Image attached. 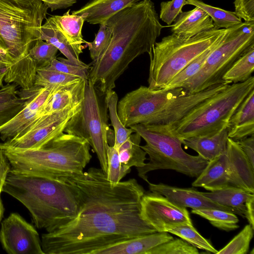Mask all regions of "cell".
I'll return each instance as SVG.
<instances>
[{
	"label": "cell",
	"mask_w": 254,
	"mask_h": 254,
	"mask_svg": "<svg viewBox=\"0 0 254 254\" xmlns=\"http://www.w3.org/2000/svg\"><path fill=\"white\" fill-rule=\"evenodd\" d=\"M64 132L39 149H21L1 145L0 148L10 164L11 171L64 183L68 178L83 173L92 156L87 140Z\"/></svg>",
	"instance_id": "5b68a950"
},
{
	"label": "cell",
	"mask_w": 254,
	"mask_h": 254,
	"mask_svg": "<svg viewBox=\"0 0 254 254\" xmlns=\"http://www.w3.org/2000/svg\"><path fill=\"white\" fill-rule=\"evenodd\" d=\"M45 67L76 76L82 79H88L90 65L85 63L82 64H77L66 58H58L54 59L51 64Z\"/></svg>",
	"instance_id": "f35d334b"
},
{
	"label": "cell",
	"mask_w": 254,
	"mask_h": 254,
	"mask_svg": "<svg viewBox=\"0 0 254 254\" xmlns=\"http://www.w3.org/2000/svg\"><path fill=\"white\" fill-rule=\"evenodd\" d=\"M207 198L230 209L234 213L245 217L246 203L254 193L234 187H226L210 192H202Z\"/></svg>",
	"instance_id": "484cf974"
},
{
	"label": "cell",
	"mask_w": 254,
	"mask_h": 254,
	"mask_svg": "<svg viewBox=\"0 0 254 254\" xmlns=\"http://www.w3.org/2000/svg\"><path fill=\"white\" fill-rule=\"evenodd\" d=\"M10 170V164L3 150L0 148V198L3 187Z\"/></svg>",
	"instance_id": "bcb514c9"
},
{
	"label": "cell",
	"mask_w": 254,
	"mask_h": 254,
	"mask_svg": "<svg viewBox=\"0 0 254 254\" xmlns=\"http://www.w3.org/2000/svg\"><path fill=\"white\" fill-rule=\"evenodd\" d=\"M41 39L52 44L70 61L82 64L84 63L79 59V55L66 40L47 19L41 28Z\"/></svg>",
	"instance_id": "f1b7e54d"
},
{
	"label": "cell",
	"mask_w": 254,
	"mask_h": 254,
	"mask_svg": "<svg viewBox=\"0 0 254 254\" xmlns=\"http://www.w3.org/2000/svg\"><path fill=\"white\" fill-rule=\"evenodd\" d=\"M4 212V207L2 201L0 198V225L2 218H3V216Z\"/></svg>",
	"instance_id": "816d5d0a"
},
{
	"label": "cell",
	"mask_w": 254,
	"mask_h": 254,
	"mask_svg": "<svg viewBox=\"0 0 254 254\" xmlns=\"http://www.w3.org/2000/svg\"><path fill=\"white\" fill-rule=\"evenodd\" d=\"M51 91L34 85L17 92V96L24 98L22 108L12 118L0 126V138L3 142L17 135L34 121L45 114L44 106Z\"/></svg>",
	"instance_id": "9a60e30c"
},
{
	"label": "cell",
	"mask_w": 254,
	"mask_h": 254,
	"mask_svg": "<svg viewBox=\"0 0 254 254\" xmlns=\"http://www.w3.org/2000/svg\"><path fill=\"white\" fill-rule=\"evenodd\" d=\"M142 218L157 232H165V229L175 224H192L187 208L179 206L163 195L151 191L144 193L140 202Z\"/></svg>",
	"instance_id": "5bb4252c"
},
{
	"label": "cell",
	"mask_w": 254,
	"mask_h": 254,
	"mask_svg": "<svg viewBox=\"0 0 254 254\" xmlns=\"http://www.w3.org/2000/svg\"><path fill=\"white\" fill-rule=\"evenodd\" d=\"M129 128L146 142L141 146L149 156V162L136 168L138 175L147 182V174L153 170L169 169L191 177H198L208 163L201 156L191 155L182 147L181 140L169 125L138 124Z\"/></svg>",
	"instance_id": "ba28073f"
},
{
	"label": "cell",
	"mask_w": 254,
	"mask_h": 254,
	"mask_svg": "<svg viewBox=\"0 0 254 254\" xmlns=\"http://www.w3.org/2000/svg\"><path fill=\"white\" fill-rule=\"evenodd\" d=\"M254 89V77L229 84L194 107L176 124L170 126L180 139L214 134L227 127L243 100Z\"/></svg>",
	"instance_id": "52a82bcc"
},
{
	"label": "cell",
	"mask_w": 254,
	"mask_h": 254,
	"mask_svg": "<svg viewBox=\"0 0 254 254\" xmlns=\"http://www.w3.org/2000/svg\"><path fill=\"white\" fill-rule=\"evenodd\" d=\"M254 70V45L251 46L233 64L222 77L228 84L242 82L252 76Z\"/></svg>",
	"instance_id": "83f0119b"
},
{
	"label": "cell",
	"mask_w": 254,
	"mask_h": 254,
	"mask_svg": "<svg viewBox=\"0 0 254 254\" xmlns=\"http://www.w3.org/2000/svg\"><path fill=\"white\" fill-rule=\"evenodd\" d=\"M78 202L76 216L42 235L44 254H95L112 245L157 232L140 215L145 193L135 179L111 183L101 169L67 179Z\"/></svg>",
	"instance_id": "6da1fadb"
},
{
	"label": "cell",
	"mask_w": 254,
	"mask_h": 254,
	"mask_svg": "<svg viewBox=\"0 0 254 254\" xmlns=\"http://www.w3.org/2000/svg\"><path fill=\"white\" fill-rule=\"evenodd\" d=\"M192 5L204 10L212 19L217 28H229L242 22L234 12L214 7L200 0H186L185 5Z\"/></svg>",
	"instance_id": "f546056e"
},
{
	"label": "cell",
	"mask_w": 254,
	"mask_h": 254,
	"mask_svg": "<svg viewBox=\"0 0 254 254\" xmlns=\"http://www.w3.org/2000/svg\"><path fill=\"white\" fill-rule=\"evenodd\" d=\"M149 190L158 192L174 204L192 209L215 208L233 212L229 208L212 201L202 192L192 189L180 188L163 184H155L147 182Z\"/></svg>",
	"instance_id": "e0dca14e"
},
{
	"label": "cell",
	"mask_w": 254,
	"mask_h": 254,
	"mask_svg": "<svg viewBox=\"0 0 254 254\" xmlns=\"http://www.w3.org/2000/svg\"><path fill=\"white\" fill-rule=\"evenodd\" d=\"M12 64V59L0 49V88L3 86V82L7 69Z\"/></svg>",
	"instance_id": "c3c4849f"
},
{
	"label": "cell",
	"mask_w": 254,
	"mask_h": 254,
	"mask_svg": "<svg viewBox=\"0 0 254 254\" xmlns=\"http://www.w3.org/2000/svg\"><path fill=\"white\" fill-rule=\"evenodd\" d=\"M141 0H91L71 14L81 15L91 24H101L122 9Z\"/></svg>",
	"instance_id": "d6986e66"
},
{
	"label": "cell",
	"mask_w": 254,
	"mask_h": 254,
	"mask_svg": "<svg viewBox=\"0 0 254 254\" xmlns=\"http://www.w3.org/2000/svg\"><path fill=\"white\" fill-rule=\"evenodd\" d=\"M173 239L167 232H157L112 245L95 254H147L153 248Z\"/></svg>",
	"instance_id": "ac0fdd59"
},
{
	"label": "cell",
	"mask_w": 254,
	"mask_h": 254,
	"mask_svg": "<svg viewBox=\"0 0 254 254\" xmlns=\"http://www.w3.org/2000/svg\"><path fill=\"white\" fill-rule=\"evenodd\" d=\"M186 0H171L162 1L160 4L159 18L170 26L177 16L182 12Z\"/></svg>",
	"instance_id": "b9f144b4"
},
{
	"label": "cell",
	"mask_w": 254,
	"mask_h": 254,
	"mask_svg": "<svg viewBox=\"0 0 254 254\" xmlns=\"http://www.w3.org/2000/svg\"><path fill=\"white\" fill-rule=\"evenodd\" d=\"M48 5L52 11L67 8L73 5L78 0H41Z\"/></svg>",
	"instance_id": "681fc988"
},
{
	"label": "cell",
	"mask_w": 254,
	"mask_h": 254,
	"mask_svg": "<svg viewBox=\"0 0 254 254\" xmlns=\"http://www.w3.org/2000/svg\"><path fill=\"white\" fill-rule=\"evenodd\" d=\"M174 22L170 25L172 33L185 38L192 37L215 27L210 17L196 6L192 10L182 11Z\"/></svg>",
	"instance_id": "ffe728a7"
},
{
	"label": "cell",
	"mask_w": 254,
	"mask_h": 254,
	"mask_svg": "<svg viewBox=\"0 0 254 254\" xmlns=\"http://www.w3.org/2000/svg\"><path fill=\"white\" fill-rule=\"evenodd\" d=\"M226 154L229 169V187L254 193V167L237 141L228 137Z\"/></svg>",
	"instance_id": "2e32d148"
},
{
	"label": "cell",
	"mask_w": 254,
	"mask_h": 254,
	"mask_svg": "<svg viewBox=\"0 0 254 254\" xmlns=\"http://www.w3.org/2000/svg\"><path fill=\"white\" fill-rule=\"evenodd\" d=\"M141 138L138 133L134 132L118 149L120 161L127 169L142 167L146 163L147 154L140 145Z\"/></svg>",
	"instance_id": "4316f807"
},
{
	"label": "cell",
	"mask_w": 254,
	"mask_h": 254,
	"mask_svg": "<svg viewBox=\"0 0 254 254\" xmlns=\"http://www.w3.org/2000/svg\"><path fill=\"white\" fill-rule=\"evenodd\" d=\"M0 242L9 254H44L37 231L16 212L1 222Z\"/></svg>",
	"instance_id": "4fadbf2b"
},
{
	"label": "cell",
	"mask_w": 254,
	"mask_h": 254,
	"mask_svg": "<svg viewBox=\"0 0 254 254\" xmlns=\"http://www.w3.org/2000/svg\"><path fill=\"white\" fill-rule=\"evenodd\" d=\"M188 93L182 88L153 89L140 86L126 94L117 104V113L127 127L147 125L172 101Z\"/></svg>",
	"instance_id": "8fae6325"
},
{
	"label": "cell",
	"mask_w": 254,
	"mask_h": 254,
	"mask_svg": "<svg viewBox=\"0 0 254 254\" xmlns=\"http://www.w3.org/2000/svg\"><path fill=\"white\" fill-rule=\"evenodd\" d=\"M107 179L112 184H118L130 172V169H127L121 164L118 150L113 146L107 145Z\"/></svg>",
	"instance_id": "74e56055"
},
{
	"label": "cell",
	"mask_w": 254,
	"mask_h": 254,
	"mask_svg": "<svg viewBox=\"0 0 254 254\" xmlns=\"http://www.w3.org/2000/svg\"><path fill=\"white\" fill-rule=\"evenodd\" d=\"M253 45L254 22L244 21L229 28L220 43L209 55L199 71L182 87L188 93L191 94L223 82L222 77L224 74Z\"/></svg>",
	"instance_id": "30bf717a"
},
{
	"label": "cell",
	"mask_w": 254,
	"mask_h": 254,
	"mask_svg": "<svg viewBox=\"0 0 254 254\" xmlns=\"http://www.w3.org/2000/svg\"><path fill=\"white\" fill-rule=\"evenodd\" d=\"M106 99L109 117L114 128L115 140L113 146L118 150L120 145L134 131L132 129L124 126L119 117L117 113L118 96L116 92L113 90L109 92L106 94Z\"/></svg>",
	"instance_id": "d6a6232c"
},
{
	"label": "cell",
	"mask_w": 254,
	"mask_h": 254,
	"mask_svg": "<svg viewBox=\"0 0 254 254\" xmlns=\"http://www.w3.org/2000/svg\"><path fill=\"white\" fill-rule=\"evenodd\" d=\"M254 229L249 224L237 235L226 246L218 251L217 254H246L254 236Z\"/></svg>",
	"instance_id": "8d00e7d4"
},
{
	"label": "cell",
	"mask_w": 254,
	"mask_h": 254,
	"mask_svg": "<svg viewBox=\"0 0 254 254\" xmlns=\"http://www.w3.org/2000/svg\"><path fill=\"white\" fill-rule=\"evenodd\" d=\"M227 129L228 137L236 141L254 134V89L232 116Z\"/></svg>",
	"instance_id": "44dd1931"
},
{
	"label": "cell",
	"mask_w": 254,
	"mask_h": 254,
	"mask_svg": "<svg viewBox=\"0 0 254 254\" xmlns=\"http://www.w3.org/2000/svg\"><path fill=\"white\" fill-rule=\"evenodd\" d=\"M85 80L80 79L51 92L44 106L45 113L58 112L81 103L83 98Z\"/></svg>",
	"instance_id": "7402d4cb"
},
{
	"label": "cell",
	"mask_w": 254,
	"mask_h": 254,
	"mask_svg": "<svg viewBox=\"0 0 254 254\" xmlns=\"http://www.w3.org/2000/svg\"><path fill=\"white\" fill-rule=\"evenodd\" d=\"M105 23L112 30L104 53L92 61L89 79L103 94L115 87V82L138 56L150 55L162 25L154 2L141 0L111 16Z\"/></svg>",
	"instance_id": "7a4b0ae2"
},
{
	"label": "cell",
	"mask_w": 254,
	"mask_h": 254,
	"mask_svg": "<svg viewBox=\"0 0 254 254\" xmlns=\"http://www.w3.org/2000/svg\"><path fill=\"white\" fill-rule=\"evenodd\" d=\"M58 51L55 46L40 38L30 49L28 56L38 69L49 66L52 61L56 58Z\"/></svg>",
	"instance_id": "d590c367"
},
{
	"label": "cell",
	"mask_w": 254,
	"mask_h": 254,
	"mask_svg": "<svg viewBox=\"0 0 254 254\" xmlns=\"http://www.w3.org/2000/svg\"><path fill=\"white\" fill-rule=\"evenodd\" d=\"M228 29L214 27L190 38L172 33L156 42L149 55L148 87L164 88L194 59L222 39Z\"/></svg>",
	"instance_id": "8992f818"
},
{
	"label": "cell",
	"mask_w": 254,
	"mask_h": 254,
	"mask_svg": "<svg viewBox=\"0 0 254 254\" xmlns=\"http://www.w3.org/2000/svg\"><path fill=\"white\" fill-rule=\"evenodd\" d=\"M237 142L254 167V134L240 139Z\"/></svg>",
	"instance_id": "f6af8a7d"
},
{
	"label": "cell",
	"mask_w": 254,
	"mask_h": 254,
	"mask_svg": "<svg viewBox=\"0 0 254 254\" xmlns=\"http://www.w3.org/2000/svg\"><path fill=\"white\" fill-rule=\"evenodd\" d=\"M254 196L250 198L246 203L245 218L249 224L254 228Z\"/></svg>",
	"instance_id": "f907efd6"
},
{
	"label": "cell",
	"mask_w": 254,
	"mask_h": 254,
	"mask_svg": "<svg viewBox=\"0 0 254 254\" xmlns=\"http://www.w3.org/2000/svg\"><path fill=\"white\" fill-rule=\"evenodd\" d=\"M48 8L41 0H0V49L13 61L5 83L22 89L34 86L37 67L28 53L40 38Z\"/></svg>",
	"instance_id": "3957f363"
},
{
	"label": "cell",
	"mask_w": 254,
	"mask_h": 254,
	"mask_svg": "<svg viewBox=\"0 0 254 254\" xmlns=\"http://www.w3.org/2000/svg\"><path fill=\"white\" fill-rule=\"evenodd\" d=\"M191 212L208 220L214 227L226 231L236 229L239 226L236 214L215 208L192 209Z\"/></svg>",
	"instance_id": "1f68e13d"
},
{
	"label": "cell",
	"mask_w": 254,
	"mask_h": 254,
	"mask_svg": "<svg viewBox=\"0 0 254 254\" xmlns=\"http://www.w3.org/2000/svg\"><path fill=\"white\" fill-rule=\"evenodd\" d=\"M197 248L182 239H173L151 249L147 254H198Z\"/></svg>",
	"instance_id": "60d3db41"
},
{
	"label": "cell",
	"mask_w": 254,
	"mask_h": 254,
	"mask_svg": "<svg viewBox=\"0 0 254 254\" xmlns=\"http://www.w3.org/2000/svg\"><path fill=\"white\" fill-rule=\"evenodd\" d=\"M17 85L7 83L0 89V103L9 101L17 97Z\"/></svg>",
	"instance_id": "7dc6e473"
},
{
	"label": "cell",
	"mask_w": 254,
	"mask_h": 254,
	"mask_svg": "<svg viewBox=\"0 0 254 254\" xmlns=\"http://www.w3.org/2000/svg\"><path fill=\"white\" fill-rule=\"evenodd\" d=\"M224 36L194 59L163 89H171L182 87L187 81L192 77L199 71L209 55L218 46Z\"/></svg>",
	"instance_id": "e575fe53"
},
{
	"label": "cell",
	"mask_w": 254,
	"mask_h": 254,
	"mask_svg": "<svg viewBox=\"0 0 254 254\" xmlns=\"http://www.w3.org/2000/svg\"><path fill=\"white\" fill-rule=\"evenodd\" d=\"M68 10L62 15H52L47 19L66 40L79 56L82 53L84 40L82 29L84 19L81 15L70 14Z\"/></svg>",
	"instance_id": "d4e9b609"
},
{
	"label": "cell",
	"mask_w": 254,
	"mask_h": 254,
	"mask_svg": "<svg viewBox=\"0 0 254 254\" xmlns=\"http://www.w3.org/2000/svg\"><path fill=\"white\" fill-rule=\"evenodd\" d=\"M106 94L88 79L85 80L83 98L79 110L67 122L64 131L85 139L96 154L101 169L107 173V136L112 130L108 124Z\"/></svg>",
	"instance_id": "9c48e42d"
},
{
	"label": "cell",
	"mask_w": 254,
	"mask_h": 254,
	"mask_svg": "<svg viewBox=\"0 0 254 254\" xmlns=\"http://www.w3.org/2000/svg\"><path fill=\"white\" fill-rule=\"evenodd\" d=\"M80 79L76 76L43 67L37 69L34 85L44 87L52 92L61 86Z\"/></svg>",
	"instance_id": "836d02e7"
},
{
	"label": "cell",
	"mask_w": 254,
	"mask_h": 254,
	"mask_svg": "<svg viewBox=\"0 0 254 254\" xmlns=\"http://www.w3.org/2000/svg\"><path fill=\"white\" fill-rule=\"evenodd\" d=\"M23 98L17 96L9 101L0 103V126L12 118L22 108Z\"/></svg>",
	"instance_id": "7bdbcfd3"
},
{
	"label": "cell",
	"mask_w": 254,
	"mask_h": 254,
	"mask_svg": "<svg viewBox=\"0 0 254 254\" xmlns=\"http://www.w3.org/2000/svg\"><path fill=\"white\" fill-rule=\"evenodd\" d=\"M234 12L246 22H254V0H235Z\"/></svg>",
	"instance_id": "ee69618b"
},
{
	"label": "cell",
	"mask_w": 254,
	"mask_h": 254,
	"mask_svg": "<svg viewBox=\"0 0 254 254\" xmlns=\"http://www.w3.org/2000/svg\"><path fill=\"white\" fill-rule=\"evenodd\" d=\"M80 104L41 116L17 135L0 145L21 149H36L43 147L64 132L67 122L79 110Z\"/></svg>",
	"instance_id": "7c38bea8"
},
{
	"label": "cell",
	"mask_w": 254,
	"mask_h": 254,
	"mask_svg": "<svg viewBox=\"0 0 254 254\" xmlns=\"http://www.w3.org/2000/svg\"><path fill=\"white\" fill-rule=\"evenodd\" d=\"M112 30L105 23L100 24L98 31L93 41L85 42L88 47L89 54L92 61L98 59L108 48L112 38Z\"/></svg>",
	"instance_id": "ab89813d"
},
{
	"label": "cell",
	"mask_w": 254,
	"mask_h": 254,
	"mask_svg": "<svg viewBox=\"0 0 254 254\" xmlns=\"http://www.w3.org/2000/svg\"><path fill=\"white\" fill-rule=\"evenodd\" d=\"M165 232L174 234L197 249L217 254L216 250L211 243L202 237L192 224L182 223L167 227Z\"/></svg>",
	"instance_id": "4dcf8cb0"
},
{
	"label": "cell",
	"mask_w": 254,
	"mask_h": 254,
	"mask_svg": "<svg viewBox=\"0 0 254 254\" xmlns=\"http://www.w3.org/2000/svg\"><path fill=\"white\" fill-rule=\"evenodd\" d=\"M228 138L227 127L214 134L190 137L181 140L186 147L210 161L226 153Z\"/></svg>",
	"instance_id": "cb8c5ba5"
},
{
	"label": "cell",
	"mask_w": 254,
	"mask_h": 254,
	"mask_svg": "<svg viewBox=\"0 0 254 254\" xmlns=\"http://www.w3.org/2000/svg\"><path fill=\"white\" fill-rule=\"evenodd\" d=\"M29 210L34 224L47 232L56 231L77 215L78 202L67 184L10 170L2 188Z\"/></svg>",
	"instance_id": "277c9868"
},
{
	"label": "cell",
	"mask_w": 254,
	"mask_h": 254,
	"mask_svg": "<svg viewBox=\"0 0 254 254\" xmlns=\"http://www.w3.org/2000/svg\"><path fill=\"white\" fill-rule=\"evenodd\" d=\"M229 169L226 153L208 162L192 183L193 187H201L210 190L229 187Z\"/></svg>",
	"instance_id": "603a6c76"
}]
</instances>
